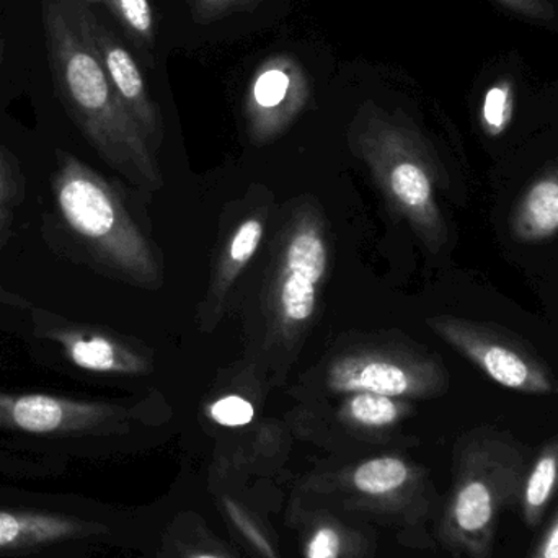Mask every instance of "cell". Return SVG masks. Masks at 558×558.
<instances>
[{"mask_svg":"<svg viewBox=\"0 0 558 558\" xmlns=\"http://www.w3.org/2000/svg\"><path fill=\"white\" fill-rule=\"evenodd\" d=\"M41 10L49 71L62 104L107 163L144 189H159L154 150L114 94L69 0H43Z\"/></svg>","mask_w":558,"mask_h":558,"instance_id":"6da1fadb","label":"cell"},{"mask_svg":"<svg viewBox=\"0 0 558 558\" xmlns=\"http://www.w3.org/2000/svg\"><path fill=\"white\" fill-rule=\"evenodd\" d=\"M527 465L508 439L482 435L462 446L441 537L456 556L495 558L504 511L520 507Z\"/></svg>","mask_w":558,"mask_h":558,"instance_id":"7a4b0ae2","label":"cell"},{"mask_svg":"<svg viewBox=\"0 0 558 558\" xmlns=\"http://www.w3.org/2000/svg\"><path fill=\"white\" fill-rule=\"evenodd\" d=\"M52 180L56 206L69 231L101 264L136 284L159 286L160 270L149 242L113 186L82 160L61 154Z\"/></svg>","mask_w":558,"mask_h":558,"instance_id":"3957f363","label":"cell"},{"mask_svg":"<svg viewBox=\"0 0 558 558\" xmlns=\"http://www.w3.org/2000/svg\"><path fill=\"white\" fill-rule=\"evenodd\" d=\"M356 141L390 205L426 247L438 252L448 241V228L436 199L435 163L418 131L371 108L361 118Z\"/></svg>","mask_w":558,"mask_h":558,"instance_id":"277c9868","label":"cell"},{"mask_svg":"<svg viewBox=\"0 0 558 558\" xmlns=\"http://www.w3.org/2000/svg\"><path fill=\"white\" fill-rule=\"evenodd\" d=\"M428 325L449 347L498 386L531 396L558 392V379L539 354L500 325L436 315Z\"/></svg>","mask_w":558,"mask_h":558,"instance_id":"5b68a950","label":"cell"},{"mask_svg":"<svg viewBox=\"0 0 558 558\" xmlns=\"http://www.w3.org/2000/svg\"><path fill=\"white\" fill-rule=\"evenodd\" d=\"M328 386L340 393H377L393 399H428L445 392V367L422 354L361 351L331 364Z\"/></svg>","mask_w":558,"mask_h":558,"instance_id":"8992f818","label":"cell"},{"mask_svg":"<svg viewBox=\"0 0 558 558\" xmlns=\"http://www.w3.org/2000/svg\"><path fill=\"white\" fill-rule=\"evenodd\" d=\"M128 418L123 407L48 393L0 392V429L51 438H81L114 432Z\"/></svg>","mask_w":558,"mask_h":558,"instance_id":"52a82bcc","label":"cell"},{"mask_svg":"<svg viewBox=\"0 0 558 558\" xmlns=\"http://www.w3.org/2000/svg\"><path fill=\"white\" fill-rule=\"evenodd\" d=\"M69 7L78 29L84 33L95 54L100 59L101 68L124 110L144 134L150 149L157 150L163 137L162 118L156 101L150 98L149 88L136 59L114 35L113 29L108 28L87 3L69 0Z\"/></svg>","mask_w":558,"mask_h":558,"instance_id":"ba28073f","label":"cell"},{"mask_svg":"<svg viewBox=\"0 0 558 558\" xmlns=\"http://www.w3.org/2000/svg\"><path fill=\"white\" fill-rule=\"evenodd\" d=\"M328 267V248L317 222H299L282 251L275 282V308L279 324L298 328L307 324L317 304V288Z\"/></svg>","mask_w":558,"mask_h":558,"instance_id":"9c48e42d","label":"cell"},{"mask_svg":"<svg viewBox=\"0 0 558 558\" xmlns=\"http://www.w3.org/2000/svg\"><path fill=\"white\" fill-rule=\"evenodd\" d=\"M307 98V78L289 56H274L255 74L247 114L255 137L268 140L299 113Z\"/></svg>","mask_w":558,"mask_h":558,"instance_id":"30bf717a","label":"cell"},{"mask_svg":"<svg viewBox=\"0 0 558 558\" xmlns=\"http://www.w3.org/2000/svg\"><path fill=\"white\" fill-rule=\"evenodd\" d=\"M530 65L518 51L495 56L477 82V123L487 140L498 141L513 128L530 88Z\"/></svg>","mask_w":558,"mask_h":558,"instance_id":"8fae6325","label":"cell"},{"mask_svg":"<svg viewBox=\"0 0 558 558\" xmlns=\"http://www.w3.org/2000/svg\"><path fill=\"white\" fill-rule=\"evenodd\" d=\"M46 337L59 344L65 357L78 369L101 374L149 373L144 354L114 335L82 325H58L46 330Z\"/></svg>","mask_w":558,"mask_h":558,"instance_id":"7c38bea8","label":"cell"},{"mask_svg":"<svg viewBox=\"0 0 558 558\" xmlns=\"http://www.w3.org/2000/svg\"><path fill=\"white\" fill-rule=\"evenodd\" d=\"M105 531L104 524L71 514L0 510V553H23L71 541L90 539Z\"/></svg>","mask_w":558,"mask_h":558,"instance_id":"4fadbf2b","label":"cell"},{"mask_svg":"<svg viewBox=\"0 0 558 558\" xmlns=\"http://www.w3.org/2000/svg\"><path fill=\"white\" fill-rule=\"evenodd\" d=\"M510 231L523 244H539L558 235V157L518 199L511 211Z\"/></svg>","mask_w":558,"mask_h":558,"instance_id":"5bb4252c","label":"cell"},{"mask_svg":"<svg viewBox=\"0 0 558 558\" xmlns=\"http://www.w3.org/2000/svg\"><path fill=\"white\" fill-rule=\"evenodd\" d=\"M264 222L254 216L242 221L235 229L228 247H226L225 255L219 260L218 270H216L211 289H209V304L213 308L221 307L226 292L231 289L232 282L255 257L262 239H264Z\"/></svg>","mask_w":558,"mask_h":558,"instance_id":"9a60e30c","label":"cell"},{"mask_svg":"<svg viewBox=\"0 0 558 558\" xmlns=\"http://www.w3.org/2000/svg\"><path fill=\"white\" fill-rule=\"evenodd\" d=\"M416 478L415 469L396 456L367 459L351 472L354 490L369 498L397 497L415 485Z\"/></svg>","mask_w":558,"mask_h":558,"instance_id":"2e32d148","label":"cell"},{"mask_svg":"<svg viewBox=\"0 0 558 558\" xmlns=\"http://www.w3.org/2000/svg\"><path fill=\"white\" fill-rule=\"evenodd\" d=\"M558 487V436L543 446L527 469L521 494V513L530 527L537 526Z\"/></svg>","mask_w":558,"mask_h":558,"instance_id":"e0dca14e","label":"cell"},{"mask_svg":"<svg viewBox=\"0 0 558 558\" xmlns=\"http://www.w3.org/2000/svg\"><path fill=\"white\" fill-rule=\"evenodd\" d=\"M101 3L120 23L133 45L149 56L156 48V23L149 0H81Z\"/></svg>","mask_w":558,"mask_h":558,"instance_id":"ac0fdd59","label":"cell"},{"mask_svg":"<svg viewBox=\"0 0 558 558\" xmlns=\"http://www.w3.org/2000/svg\"><path fill=\"white\" fill-rule=\"evenodd\" d=\"M409 405L402 399L377 396V393H350L341 413L348 422L363 428H387L396 425L409 413Z\"/></svg>","mask_w":558,"mask_h":558,"instance_id":"d6986e66","label":"cell"},{"mask_svg":"<svg viewBox=\"0 0 558 558\" xmlns=\"http://www.w3.org/2000/svg\"><path fill=\"white\" fill-rule=\"evenodd\" d=\"M495 9L527 25L558 35V0H488Z\"/></svg>","mask_w":558,"mask_h":558,"instance_id":"ffe728a7","label":"cell"},{"mask_svg":"<svg viewBox=\"0 0 558 558\" xmlns=\"http://www.w3.org/2000/svg\"><path fill=\"white\" fill-rule=\"evenodd\" d=\"M344 531L333 521H322L308 534L305 558H341L344 553Z\"/></svg>","mask_w":558,"mask_h":558,"instance_id":"44dd1931","label":"cell"},{"mask_svg":"<svg viewBox=\"0 0 558 558\" xmlns=\"http://www.w3.org/2000/svg\"><path fill=\"white\" fill-rule=\"evenodd\" d=\"M225 510L231 523L234 524L235 530L257 550L258 556L262 558H278L277 550L274 549L264 531L258 527V524L252 520L251 514L244 508L239 507L235 501L226 498Z\"/></svg>","mask_w":558,"mask_h":558,"instance_id":"7402d4cb","label":"cell"},{"mask_svg":"<svg viewBox=\"0 0 558 558\" xmlns=\"http://www.w3.org/2000/svg\"><path fill=\"white\" fill-rule=\"evenodd\" d=\"M209 415L218 425L241 428L254 422L255 407L242 396H226L213 403Z\"/></svg>","mask_w":558,"mask_h":558,"instance_id":"603a6c76","label":"cell"},{"mask_svg":"<svg viewBox=\"0 0 558 558\" xmlns=\"http://www.w3.org/2000/svg\"><path fill=\"white\" fill-rule=\"evenodd\" d=\"M258 2L262 0H193V13L198 22H211Z\"/></svg>","mask_w":558,"mask_h":558,"instance_id":"cb8c5ba5","label":"cell"},{"mask_svg":"<svg viewBox=\"0 0 558 558\" xmlns=\"http://www.w3.org/2000/svg\"><path fill=\"white\" fill-rule=\"evenodd\" d=\"M531 558H558V514Z\"/></svg>","mask_w":558,"mask_h":558,"instance_id":"d4e9b609","label":"cell"},{"mask_svg":"<svg viewBox=\"0 0 558 558\" xmlns=\"http://www.w3.org/2000/svg\"><path fill=\"white\" fill-rule=\"evenodd\" d=\"M13 195V180L12 173H10L9 166L5 160L0 157V209H3V205L12 199Z\"/></svg>","mask_w":558,"mask_h":558,"instance_id":"484cf974","label":"cell"},{"mask_svg":"<svg viewBox=\"0 0 558 558\" xmlns=\"http://www.w3.org/2000/svg\"><path fill=\"white\" fill-rule=\"evenodd\" d=\"M185 558H229L225 554L219 553L216 549H209V547H196V549L190 550L185 554Z\"/></svg>","mask_w":558,"mask_h":558,"instance_id":"4316f807","label":"cell"},{"mask_svg":"<svg viewBox=\"0 0 558 558\" xmlns=\"http://www.w3.org/2000/svg\"><path fill=\"white\" fill-rule=\"evenodd\" d=\"M7 222H9V213L5 209H0V231L5 228Z\"/></svg>","mask_w":558,"mask_h":558,"instance_id":"83f0119b","label":"cell"},{"mask_svg":"<svg viewBox=\"0 0 558 558\" xmlns=\"http://www.w3.org/2000/svg\"><path fill=\"white\" fill-rule=\"evenodd\" d=\"M3 52H5V41H3V36L0 35V65H2Z\"/></svg>","mask_w":558,"mask_h":558,"instance_id":"f1b7e54d","label":"cell"},{"mask_svg":"<svg viewBox=\"0 0 558 558\" xmlns=\"http://www.w3.org/2000/svg\"><path fill=\"white\" fill-rule=\"evenodd\" d=\"M557 117H558V110H557Z\"/></svg>","mask_w":558,"mask_h":558,"instance_id":"f546056e","label":"cell"}]
</instances>
